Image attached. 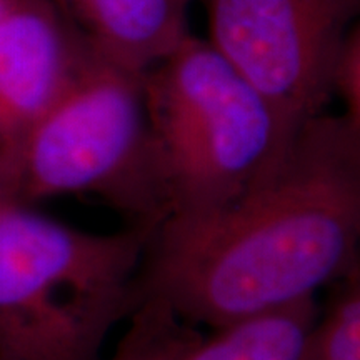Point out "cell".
I'll use <instances>...</instances> for the list:
<instances>
[{
  "label": "cell",
  "mask_w": 360,
  "mask_h": 360,
  "mask_svg": "<svg viewBox=\"0 0 360 360\" xmlns=\"http://www.w3.org/2000/svg\"><path fill=\"white\" fill-rule=\"evenodd\" d=\"M0 8H2V0H0Z\"/></svg>",
  "instance_id": "11"
},
{
  "label": "cell",
  "mask_w": 360,
  "mask_h": 360,
  "mask_svg": "<svg viewBox=\"0 0 360 360\" xmlns=\"http://www.w3.org/2000/svg\"><path fill=\"white\" fill-rule=\"evenodd\" d=\"M295 360H360V270L332 285Z\"/></svg>",
  "instance_id": "9"
},
{
  "label": "cell",
  "mask_w": 360,
  "mask_h": 360,
  "mask_svg": "<svg viewBox=\"0 0 360 360\" xmlns=\"http://www.w3.org/2000/svg\"><path fill=\"white\" fill-rule=\"evenodd\" d=\"M332 94L345 103L344 115L360 124V29L357 25L350 27L340 45L332 74Z\"/></svg>",
  "instance_id": "10"
},
{
  "label": "cell",
  "mask_w": 360,
  "mask_h": 360,
  "mask_svg": "<svg viewBox=\"0 0 360 360\" xmlns=\"http://www.w3.org/2000/svg\"><path fill=\"white\" fill-rule=\"evenodd\" d=\"M359 245L360 124L322 112L231 204L157 227L143 300L219 328L315 300L360 270Z\"/></svg>",
  "instance_id": "1"
},
{
  "label": "cell",
  "mask_w": 360,
  "mask_h": 360,
  "mask_svg": "<svg viewBox=\"0 0 360 360\" xmlns=\"http://www.w3.org/2000/svg\"><path fill=\"white\" fill-rule=\"evenodd\" d=\"M155 231H80L0 199V360H102L110 332L143 302Z\"/></svg>",
  "instance_id": "2"
},
{
  "label": "cell",
  "mask_w": 360,
  "mask_h": 360,
  "mask_svg": "<svg viewBox=\"0 0 360 360\" xmlns=\"http://www.w3.org/2000/svg\"><path fill=\"white\" fill-rule=\"evenodd\" d=\"M170 192L167 219L222 209L283 155L294 135L207 40L191 35L143 74Z\"/></svg>",
  "instance_id": "4"
},
{
  "label": "cell",
  "mask_w": 360,
  "mask_h": 360,
  "mask_svg": "<svg viewBox=\"0 0 360 360\" xmlns=\"http://www.w3.org/2000/svg\"><path fill=\"white\" fill-rule=\"evenodd\" d=\"M97 58L53 0H2L0 159Z\"/></svg>",
  "instance_id": "6"
},
{
  "label": "cell",
  "mask_w": 360,
  "mask_h": 360,
  "mask_svg": "<svg viewBox=\"0 0 360 360\" xmlns=\"http://www.w3.org/2000/svg\"><path fill=\"white\" fill-rule=\"evenodd\" d=\"M209 42L295 134L330 101L360 0H202Z\"/></svg>",
  "instance_id": "5"
},
{
  "label": "cell",
  "mask_w": 360,
  "mask_h": 360,
  "mask_svg": "<svg viewBox=\"0 0 360 360\" xmlns=\"http://www.w3.org/2000/svg\"><path fill=\"white\" fill-rule=\"evenodd\" d=\"M315 300L212 328L174 360H295L317 317Z\"/></svg>",
  "instance_id": "8"
},
{
  "label": "cell",
  "mask_w": 360,
  "mask_h": 360,
  "mask_svg": "<svg viewBox=\"0 0 360 360\" xmlns=\"http://www.w3.org/2000/svg\"><path fill=\"white\" fill-rule=\"evenodd\" d=\"M195 0H53L97 57L146 74L191 37Z\"/></svg>",
  "instance_id": "7"
},
{
  "label": "cell",
  "mask_w": 360,
  "mask_h": 360,
  "mask_svg": "<svg viewBox=\"0 0 360 360\" xmlns=\"http://www.w3.org/2000/svg\"><path fill=\"white\" fill-rule=\"evenodd\" d=\"M92 195L129 225L159 227L170 192L143 94V74L97 58L0 159V199L34 205Z\"/></svg>",
  "instance_id": "3"
}]
</instances>
